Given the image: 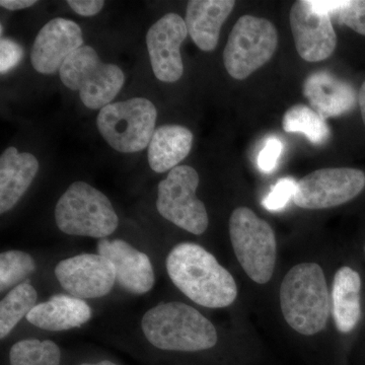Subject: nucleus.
Here are the masks:
<instances>
[{
    "label": "nucleus",
    "instance_id": "1",
    "mask_svg": "<svg viewBox=\"0 0 365 365\" xmlns=\"http://www.w3.org/2000/svg\"><path fill=\"white\" fill-rule=\"evenodd\" d=\"M170 280L199 306L222 309L234 304L237 283L212 254L193 242L177 245L168 255Z\"/></svg>",
    "mask_w": 365,
    "mask_h": 365
},
{
    "label": "nucleus",
    "instance_id": "2",
    "mask_svg": "<svg viewBox=\"0 0 365 365\" xmlns=\"http://www.w3.org/2000/svg\"><path fill=\"white\" fill-rule=\"evenodd\" d=\"M150 344L167 351L197 352L217 343L215 327L200 312L182 302H160L141 321Z\"/></svg>",
    "mask_w": 365,
    "mask_h": 365
},
{
    "label": "nucleus",
    "instance_id": "3",
    "mask_svg": "<svg viewBox=\"0 0 365 365\" xmlns=\"http://www.w3.org/2000/svg\"><path fill=\"white\" fill-rule=\"evenodd\" d=\"M280 304L285 321L297 332L312 336L325 329L330 316V295L318 264H299L284 276Z\"/></svg>",
    "mask_w": 365,
    "mask_h": 365
},
{
    "label": "nucleus",
    "instance_id": "4",
    "mask_svg": "<svg viewBox=\"0 0 365 365\" xmlns=\"http://www.w3.org/2000/svg\"><path fill=\"white\" fill-rule=\"evenodd\" d=\"M55 222L66 235L107 239L119 218L111 201L86 182H72L55 207Z\"/></svg>",
    "mask_w": 365,
    "mask_h": 365
},
{
    "label": "nucleus",
    "instance_id": "5",
    "mask_svg": "<svg viewBox=\"0 0 365 365\" xmlns=\"http://www.w3.org/2000/svg\"><path fill=\"white\" fill-rule=\"evenodd\" d=\"M59 76L66 88L78 91L81 102L91 110H102L111 104L125 83L122 69L103 62L88 45L72 53L62 64Z\"/></svg>",
    "mask_w": 365,
    "mask_h": 365
},
{
    "label": "nucleus",
    "instance_id": "6",
    "mask_svg": "<svg viewBox=\"0 0 365 365\" xmlns=\"http://www.w3.org/2000/svg\"><path fill=\"white\" fill-rule=\"evenodd\" d=\"M158 111L148 98L111 103L100 110L97 126L106 143L119 153L145 150L155 131Z\"/></svg>",
    "mask_w": 365,
    "mask_h": 365
},
{
    "label": "nucleus",
    "instance_id": "7",
    "mask_svg": "<svg viewBox=\"0 0 365 365\" xmlns=\"http://www.w3.org/2000/svg\"><path fill=\"white\" fill-rule=\"evenodd\" d=\"M230 237L247 275L259 284L267 283L276 262L275 234L270 225L251 209L239 207L230 215Z\"/></svg>",
    "mask_w": 365,
    "mask_h": 365
},
{
    "label": "nucleus",
    "instance_id": "8",
    "mask_svg": "<svg viewBox=\"0 0 365 365\" xmlns=\"http://www.w3.org/2000/svg\"><path fill=\"white\" fill-rule=\"evenodd\" d=\"M277 46V30L270 21L242 16L228 36L223 51L225 69L232 78L246 79L272 58Z\"/></svg>",
    "mask_w": 365,
    "mask_h": 365
},
{
    "label": "nucleus",
    "instance_id": "9",
    "mask_svg": "<svg viewBox=\"0 0 365 365\" xmlns=\"http://www.w3.org/2000/svg\"><path fill=\"white\" fill-rule=\"evenodd\" d=\"M199 175L189 165H178L158 185L157 208L160 215L191 234L202 235L208 227L205 205L197 198Z\"/></svg>",
    "mask_w": 365,
    "mask_h": 365
},
{
    "label": "nucleus",
    "instance_id": "10",
    "mask_svg": "<svg viewBox=\"0 0 365 365\" xmlns=\"http://www.w3.org/2000/svg\"><path fill=\"white\" fill-rule=\"evenodd\" d=\"M365 187V174L351 168L314 170L297 182L292 200L300 208L336 207L354 199Z\"/></svg>",
    "mask_w": 365,
    "mask_h": 365
},
{
    "label": "nucleus",
    "instance_id": "11",
    "mask_svg": "<svg viewBox=\"0 0 365 365\" xmlns=\"http://www.w3.org/2000/svg\"><path fill=\"white\" fill-rule=\"evenodd\" d=\"M295 48L302 59L319 62L328 59L335 51L337 35L331 14L319 6L318 0L294 2L289 13Z\"/></svg>",
    "mask_w": 365,
    "mask_h": 365
},
{
    "label": "nucleus",
    "instance_id": "12",
    "mask_svg": "<svg viewBox=\"0 0 365 365\" xmlns=\"http://www.w3.org/2000/svg\"><path fill=\"white\" fill-rule=\"evenodd\" d=\"M55 276L71 297L98 299L111 292L116 272L111 262L100 254H81L60 261Z\"/></svg>",
    "mask_w": 365,
    "mask_h": 365
},
{
    "label": "nucleus",
    "instance_id": "13",
    "mask_svg": "<svg viewBox=\"0 0 365 365\" xmlns=\"http://www.w3.org/2000/svg\"><path fill=\"white\" fill-rule=\"evenodd\" d=\"M188 35L179 14L170 13L153 24L146 35V46L153 73L163 83H176L184 73L181 45Z\"/></svg>",
    "mask_w": 365,
    "mask_h": 365
},
{
    "label": "nucleus",
    "instance_id": "14",
    "mask_svg": "<svg viewBox=\"0 0 365 365\" xmlns=\"http://www.w3.org/2000/svg\"><path fill=\"white\" fill-rule=\"evenodd\" d=\"M81 46L83 31L76 21L53 19L41 29L34 41L31 51L34 69L41 74L55 73Z\"/></svg>",
    "mask_w": 365,
    "mask_h": 365
},
{
    "label": "nucleus",
    "instance_id": "15",
    "mask_svg": "<svg viewBox=\"0 0 365 365\" xmlns=\"http://www.w3.org/2000/svg\"><path fill=\"white\" fill-rule=\"evenodd\" d=\"M98 253L111 262L116 282L126 292L144 294L155 285V271L148 255L123 240H100Z\"/></svg>",
    "mask_w": 365,
    "mask_h": 365
},
{
    "label": "nucleus",
    "instance_id": "16",
    "mask_svg": "<svg viewBox=\"0 0 365 365\" xmlns=\"http://www.w3.org/2000/svg\"><path fill=\"white\" fill-rule=\"evenodd\" d=\"M304 95L312 109L324 119L347 114L359 102V95L350 83L327 71H316L307 76Z\"/></svg>",
    "mask_w": 365,
    "mask_h": 365
},
{
    "label": "nucleus",
    "instance_id": "17",
    "mask_svg": "<svg viewBox=\"0 0 365 365\" xmlns=\"http://www.w3.org/2000/svg\"><path fill=\"white\" fill-rule=\"evenodd\" d=\"M235 1L232 0H192L187 6L186 23L190 37L199 49L213 51L220 40V30Z\"/></svg>",
    "mask_w": 365,
    "mask_h": 365
},
{
    "label": "nucleus",
    "instance_id": "18",
    "mask_svg": "<svg viewBox=\"0 0 365 365\" xmlns=\"http://www.w3.org/2000/svg\"><path fill=\"white\" fill-rule=\"evenodd\" d=\"M39 172L37 158L19 153L14 146L0 158V213L7 212L20 201Z\"/></svg>",
    "mask_w": 365,
    "mask_h": 365
},
{
    "label": "nucleus",
    "instance_id": "19",
    "mask_svg": "<svg viewBox=\"0 0 365 365\" xmlns=\"http://www.w3.org/2000/svg\"><path fill=\"white\" fill-rule=\"evenodd\" d=\"M26 321L46 331H66L85 325L91 318V309L83 299L58 294L37 304Z\"/></svg>",
    "mask_w": 365,
    "mask_h": 365
},
{
    "label": "nucleus",
    "instance_id": "20",
    "mask_svg": "<svg viewBox=\"0 0 365 365\" xmlns=\"http://www.w3.org/2000/svg\"><path fill=\"white\" fill-rule=\"evenodd\" d=\"M193 134L181 125H163L155 129L148 145V157L150 169L165 173L178 167L192 150Z\"/></svg>",
    "mask_w": 365,
    "mask_h": 365
},
{
    "label": "nucleus",
    "instance_id": "21",
    "mask_svg": "<svg viewBox=\"0 0 365 365\" xmlns=\"http://www.w3.org/2000/svg\"><path fill=\"white\" fill-rule=\"evenodd\" d=\"M360 292L359 274L347 266L340 268L334 277L332 307L334 321L341 333L351 332L359 324L361 317Z\"/></svg>",
    "mask_w": 365,
    "mask_h": 365
},
{
    "label": "nucleus",
    "instance_id": "22",
    "mask_svg": "<svg viewBox=\"0 0 365 365\" xmlns=\"http://www.w3.org/2000/svg\"><path fill=\"white\" fill-rule=\"evenodd\" d=\"M38 294L29 282L16 285L0 302V338L4 339L18 325L24 317L28 316L37 306Z\"/></svg>",
    "mask_w": 365,
    "mask_h": 365
},
{
    "label": "nucleus",
    "instance_id": "23",
    "mask_svg": "<svg viewBox=\"0 0 365 365\" xmlns=\"http://www.w3.org/2000/svg\"><path fill=\"white\" fill-rule=\"evenodd\" d=\"M282 126L287 133L304 134L317 145L328 143L331 136L326 119L306 105L297 104L289 108L283 116Z\"/></svg>",
    "mask_w": 365,
    "mask_h": 365
},
{
    "label": "nucleus",
    "instance_id": "24",
    "mask_svg": "<svg viewBox=\"0 0 365 365\" xmlns=\"http://www.w3.org/2000/svg\"><path fill=\"white\" fill-rule=\"evenodd\" d=\"M60 361L59 347L50 340L19 341L9 351L11 365H60Z\"/></svg>",
    "mask_w": 365,
    "mask_h": 365
},
{
    "label": "nucleus",
    "instance_id": "25",
    "mask_svg": "<svg viewBox=\"0 0 365 365\" xmlns=\"http://www.w3.org/2000/svg\"><path fill=\"white\" fill-rule=\"evenodd\" d=\"M36 270V262L25 252L11 250L0 255V290L21 284Z\"/></svg>",
    "mask_w": 365,
    "mask_h": 365
},
{
    "label": "nucleus",
    "instance_id": "26",
    "mask_svg": "<svg viewBox=\"0 0 365 365\" xmlns=\"http://www.w3.org/2000/svg\"><path fill=\"white\" fill-rule=\"evenodd\" d=\"M331 18L365 36V0L341 1L340 6L331 14Z\"/></svg>",
    "mask_w": 365,
    "mask_h": 365
},
{
    "label": "nucleus",
    "instance_id": "27",
    "mask_svg": "<svg viewBox=\"0 0 365 365\" xmlns=\"http://www.w3.org/2000/svg\"><path fill=\"white\" fill-rule=\"evenodd\" d=\"M297 182L292 178H282L271 189L270 193L264 198V207L269 211H279L285 207L297 191Z\"/></svg>",
    "mask_w": 365,
    "mask_h": 365
},
{
    "label": "nucleus",
    "instance_id": "28",
    "mask_svg": "<svg viewBox=\"0 0 365 365\" xmlns=\"http://www.w3.org/2000/svg\"><path fill=\"white\" fill-rule=\"evenodd\" d=\"M283 148H284V145L279 138L277 137L268 138L257 158L259 170L266 174L272 173L277 167V163L280 155H282Z\"/></svg>",
    "mask_w": 365,
    "mask_h": 365
},
{
    "label": "nucleus",
    "instance_id": "29",
    "mask_svg": "<svg viewBox=\"0 0 365 365\" xmlns=\"http://www.w3.org/2000/svg\"><path fill=\"white\" fill-rule=\"evenodd\" d=\"M23 48L16 42L2 38L0 42V72L7 73L20 63L23 58Z\"/></svg>",
    "mask_w": 365,
    "mask_h": 365
},
{
    "label": "nucleus",
    "instance_id": "30",
    "mask_svg": "<svg viewBox=\"0 0 365 365\" xmlns=\"http://www.w3.org/2000/svg\"><path fill=\"white\" fill-rule=\"evenodd\" d=\"M72 11L79 16H93L102 11L105 1L102 0H68L67 1Z\"/></svg>",
    "mask_w": 365,
    "mask_h": 365
},
{
    "label": "nucleus",
    "instance_id": "31",
    "mask_svg": "<svg viewBox=\"0 0 365 365\" xmlns=\"http://www.w3.org/2000/svg\"><path fill=\"white\" fill-rule=\"evenodd\" d=\"M37 4L36 0H1L0 6L9 11H20V9H28Z\"/></svg>",
    "mask_w": 365,
    "mask_h": 365
},
{
    "label": "nucleus",
    "instance_id": "32",
    "mask_svg": "<svg viewBox=\"0 0 365 365\" xmlns=\"http://www.w3.org/2000/svg\"><path fill=\"white\" fill-rule=\"evenodd\" d=\"M359 104L360 107V112H361L362 121H364L365 125V81L359 90Z\"/></svg>",
    "mask_w": 365,
    "mask_h": 365
},
{
    "label": "nucleus",
    "instance_id": "33",
    "mask_svg": "<svg viewBox=\"0 0 365 365\" xmlns=\"http://www.w3.org/2000/svg\"><path fill=\"white\" fill-rule=\"evenodd\" d=\"M81 365H117L114 362L109 361V360H104V361L97 362V364H83Z\"/></svg>",
    "mask_w": 365,
    "mask_h": 365
}]
</instances>
